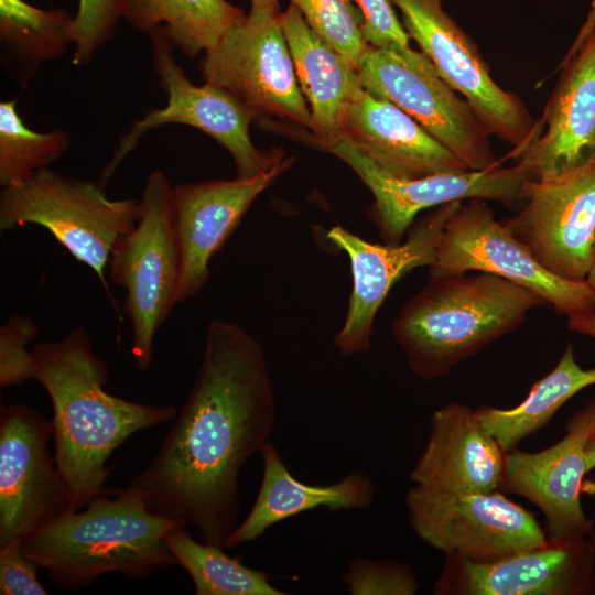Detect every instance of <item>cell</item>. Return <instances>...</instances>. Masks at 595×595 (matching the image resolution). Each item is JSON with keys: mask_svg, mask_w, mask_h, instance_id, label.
I'll use <instances>...</instances> for the list:
<instances>
[{"mask_svg": "<svg viewBox=\"0 0 595 595\" xmlns=\"http://www.w3.org/2000/svg\"><path fill=\"white\" fill-rule=\"evenodd\" d=\"M310 28L342 53L356 68L369 48L364 17L355 0H290Z\"/></svg>", "mask_w": 595, "mask_h": 595, "instance_id": "cell-30", "label": "cell"}, {"mask_svg": "<svg viewBox=\"0 0 595 595\" xmlns=\"http://www.w3.org/2000/svg\"><path fill=\"white\" fill-rule=\"evenodd\" d=\"M32 379L53 405L54 456L67 485L72 511L104 493L107 462L136 432L173 420L175 405L144 404L108 393L107 363L79 326L57 340L32 348Z\"/></svg>", "mask_w": 595, "mask_h": 595, "instance_id": "cell-2", "label": "cell"}, {"mask_svg": "<svg viewBox=\"0 0 595 595\" xmlns=\"http://www.w3.org/2000/svg\"><path fill=\"white\" fill-rule=\"evenodd\" d=\"M186 524L153 513L122 488L104 490L83 509L45 522L22 543L56 586L76 591L106 573L142 578L176 564L164 537Z\"/></svg>", "mask_w": 595, "mask_h": 595, "instance_id": "cell-4", "label": "cell"}, {"mask_svg": "<svg viewBox=\"0 0 595 595\" xmlns=\"http://www.w3.org/2000/svg\"><path fill=\"white\" fill-rule=\"evenodd\" d=\"M583 491L593 496L595 506V476L591 479H586L583 483Z\"/></svg>", "mask_w": 595, "mask_h": 595, "instance_id": "cell-40", "label": "cell"}, {"mask_svg": "<svg viewBox=\"0 0 595 595\" xmlns=\"http://www.w3.org/2000/svg\"><path fill=\"white\" fill-rule=\"evenodd\" d=\"M74 43V17L24 0H0L1 61L7 74L25 86L40 65L58 60Z\"/></svg>", "mask_w": 595, "mask_h": 595, "instance_id": "cell-25", "label": "cell"}, {"mask_svg": "<svg viewBox=\"0 0 595 595\" xmlns=\"http://www.w3.org/2000/svg\"><path fill=\"white\" fill-rule=\"evenodd\" d=\"M342 580L351 595H414L419 587L411 567L394 560L350 559Z\"/></svg>", "mask_w": 595, "mask_h": 595, "instance_id": "cell-31", "label": "cell"}, {"mask_svg": "<svg viewBox=\"0 0 595 595\" xmlns=\"http://www.w3.org/2000/svg\"><path fill=\"white\" fill-rule=\"evenodd\" d=\"M357 69L368 93L412 117L469 170L500 166L490 133L473 107L455 94L424 53L410 45L369 46Z\"/></svg>", "mask_w": 595, "mask_h": 595, "instance_id": "cell-7", "label": "cell"}, {"mask_svg": "<svg viewBox=\"0 0 595 595\" xmlns=\"http://www.w3.org/2000/svg\"><path fill=\"white\" fill-rule=\"evenodd\" d=\"M134 198L110 199L99 183L44 169L25 182L2 187L0 229L35 224L47 229L107 288L105 269L117 242L136 225Z\"/></svg>", "mask_w": 595, "mask_h": 595, "instance_id": "cell-6", "label": "cell"}, {"mask_svg": "<svg viewBox=\"0 0 595 595\" xmlns=\"http://www.w3.org/2000/svg\"><path fill=\"white\" fill-rule=\"evenodd\" d=\"M594 552L588 537L551 540L495 562H473L445 554L436 595L595 594Z\"/></svg>", "mask_w": 595, "mask_h": 595, "instance_id": "cell-19", "label": "cell"}, {"mask_svg": "<svg viewBox=\"0 0 595 595\" xmlns=\"http://www.w3.org/2000/svg\"><path fill=\"white\" fill-rule=\"evenodd\" d=\"M507 452L483 428L476 410L451 402L435 410L413 485L447 493H493L500 488Z\"/></svg>", "mask_w": 595, "mask_h": 595, "instance_id": "cell-21", "label": "cell"}, {"mask_svg": "<svg viewBox=\"0 0 595 595\" xmlns=\"http://www.w3.org/2000/svg\"><path fill=\"white\" fill-rule=\"evenodd\" d=\"M40 333L36 322L26 314H11L0 327V386L9 388L30 379L33 357L28 344Z\"/></svg>", "mask_w": 595, "mask_h": 595, "instance_id": "cell-33", "label": "cell"}, {"mask_svg": "<svg viewBox=\"0 0 595 595\" xmlns=\"http://www.w3.org/2000/svg\"><path fill=\"white\" fill-rule=\"evenodd\" d=\"M53 432V422L30 405L0 408V545L72 511L48 446Z\"/></svg>", "mask_w": 595, "mask_h": 595, "instance_id": "cell-14", "label": "cell"}, {"mask_svg": "<svg viewBox=\"0 0 595 595\" xmlns=\"http://www.w3.org/2000/svg\"><path fill=\"white\" fill-rule=\"evenodd\" d=\"M588 541L591 544V548L595 554V529L593 528L588 534Z\"/></svg>", "mask_w": 595, "mask_h": 595, "instance_id": "cell-42", "label": "cell"}, {"mask_svg": "<svg viewBox=\"0 0 595 595\" xmlns=\"http://www.w3.org/2000/svg\"><path fill=\"white\" fill-rule=\"evenodd\" d=\"M295 74L311 113L306 140L322 148L344 136L349 109L364 89L358 69L315 33L290 3L280 13Z\"/></svg>", "mask_w": 595, "mask_h": 595, "instance_id": "cell-23", "label": "cell"}, {"mask_svg": "<svg viewBox=\"0 0 595 595\" xmlns=\"http://www.w3.org/2000/svg\"><path fill=\"white\" fill-rule=\"evenodd\" d=\"M139 204L138 220L112 249L108 266L111 281L125 289L132 355L137 368L145 371L156 332L177 303L180 281L174 186L162 171L148 175Z\"/></svg>", "mask_w": 595, "mask_h": 595, "instance_id": "cell-5", "label": "cell"}, {"mask_svg": "<svg viewBox=\"0 0 595 595\" xmlns=\"http://www.w3.org/2000/svg\"><path fill=\"white\" fill-rule=\"evenodd\" d=\"M402 24L440 76L461 93L490 134L520 151L542 132L524 104L499 87L472 39L443 9L442 0H391Z\"/></svg>", "mask_w": 595, "mask_h": 595, "instance_id": "cell-12", "label": "cell"}, {"mask_svg": "<svg viewBox=\"0 0 595 595\" xmlns=\"http://www.w3.org/2000/svg\"><path fill=\"white\" fill-rule=\"evenodd\" d=\"M595 431V398L566 423L565 435L542 451L507 452L500 488L536 505L545 518L551 540L588 537L593 522L581 502L587 474L585 446Z\"/></svg>", "mask_w": 595, "mask_h": 595, "instance_id": "cell-20", "label": "cell"}, {"mask_svg": "<svg viewBox=\"0 0 595 595\" xmlns=\"http://www.w3.org/2000/svg\"><path fill=\"white\" fill-rule=\"evenodd\" d=\"M430 274L486 272L515 282L569 317L595 309L586 281L559 277L543 267L480 198L461 204L444 225Z\"/></svg>", "mask_w": 595, "mask_h": 595, "instance_id": "cell-9", "label": "cell"}, {"mask_svg": "<svg viewBox=\"0 0 595 595\" xmlns=\"http://www.w3.org/2000/svg\"><path fill=\"white\" fill-rule=\"evenodd\" d=\"M39 567L37 563L26 556L21 538L0 545V594H48L37 578Z\"/></svg>", "mask_w": 595, "mask_h": 595, "instance_id": "cell-34", "label": "cell"}, {"mask_svg": "<svg viewBox=\"0 0 595 595\" xmlns=\"http://www.w3.org/2000/svg\"><path fill=\"white\" fill-rule=\"evenodd\" d=\"M277 419L261 344L239 325L209 323L196 377L149 464L125 488L153 513L184 520L225 548L240 512L239 475Z\"/></svg>", "mask_w": 595, "mask_h": 595, "instance_id": "cell-1", "label": "cell"}, {"mask_svg": "<svg viewBox=\"0 0 595 595\" xmlns=\"http://www.w3.org/2000/svg\"><path fill=\"white\" fill-rule=\"evenodd\" d=\"M592 385H595V367L582 368L569 343L554 368L531 387L519 404L510 409L475 410L483 428L506 452H511L523 439L548 425L566 401Z\"/></svg>", "mask_w": 595, "mask_h": 595, "instance_id": "cell-26", "label": "cell"}, {"mask_svg": "<svg viewBox=\"0 0 595 595\" xmlns=\"http://www.w3.org/2000/svg\"><path fill=\"white\" fill-rule=\"evenodd\" d=\"M321 149L346 163L370 190L374 196L370 215L385 244L401 242L423 209L472 198L513 204L526 199L527 184L532 181L520 163L484 171L398 177L379 170L345 137Z\"/></svg>", "mask_w": 595, "mask_h": 595, "instance_id": "cell-13", "label": "cell"}, {"mask_svg": "<svg viewBox=\"0 0 595 595\" xmlns=\"http://www.w3.org/2000/svg\"><path fill=\"white\" fill-rule=\"evenodd\" d=\"M280 149L269 164L248 177L174 186V221L180 249L177 303L199 293L209 281V264L239 226L258 196L293 163Z\"/></svg>", "mask_w": 595, "mask_h": 595, "instance_id": "cell-16", "label": "cell"}, {"mask_svg": "<svg viewBox=\"0 0 595 595\" xmlns=\"http://www.w3.org/2000/svg\"><path fill=\"white\" fill-rule=\"evenodd\" d=\"M69 134L62 129L36 132L17 110V100L0 102V184H21L47 169L68 149Z\"/></svg>", "mask_w": 595, "mask_h": 595, "instance_id": "cell-29", "label": "cell"}, {"mask_svg": "<svg viewBox=\"0 0 595 595\" xmlns=\"http://www.w3.org/2000/svg\"><path fill=\"white\" fill-rule=\"evenodd\" d=\"M405 507L419 539L473 562H495L548 542L534 515L498 490L447 493L412 485Z\"/></svg>", "mask_w": 595, "mask_h": 595, "instance_id": "cell-10", "label": "cell"}, {"mask_svg": "<svg viewBox=\"0 0 595 595\" xmlns=\"http://www.w3.org/2000/svg\"><path fill=\"white\" fill-rule=\"evenodd\" d=\"M244 15L227 0H122V18L137 31H162L187 57L215 46Z\"/></svg>", "mask_w": 595, "mask_h": 595, "instance_id": "cell-27", "label": "cell"}, {"mask_svg": "<svg viewBox=\"0 0 595 595\" xmlns=\"http://www.w3.org/2000/svg\"><path fill=\"white\" fill-rule=\"evenodd\" d=\"M567 325L575 333L595 338V309L589 313L569 317Z\"/></svg>", "mask_w": 595, "mask_h": 595, "instance_id": "cell-36", "label": "cell"}, {"mask_svg": "<svg viewBox=\"0 0 595 595\" xmlns=\"http://www.w3.org/2000/svg\"><path fill=\"white\" fill-rule=\"evenodd\" d=\"M259 453L262 461L260 487L246 518L227 538V549L252 542L275 523L318 507L333 512L366 510L374 502L372 479L361 469L353 470L333 484H306L291 474L269 441Z\"/></svg>", "mask_w": 595, "mask_h": 595, "instance_id": "cell-24", "label": "cell"}, {"mask_svg": "<svg viewBox=\"0 0 595 595\" xmlns=\"http://www.w3.org/2000/svg\"><path fill=\"white\" fill-rule=\"evenodd\" d=\"M585 29H593L595 28V0L591 3V10L588 12L587 19L585 24L583 25Z\"/></svg>", "mask_w": 595, "mask_h": 595, "instance_id": "cell-39", "label": "cell"}, {"mask_svg": "<svg viewBox=\"0 0 595 595\" xmlns=\"http://www.w3.org/2000/svg\"><path fill=\"white\" fill-rule=\"evenodd\" d=\"M250 4L269 6L280 9L279 0H249Z\"/></svg>", "mask_w": 595, "mask_h": 595, "instance_id": "cell-41", "label": "cell"}, {"mask_svg": "<svg viewBox=\"0 0 595 595\" xmlns=\"http://www.w3.org/2000/svg\"><path fill=\"white\" fill-rule=\"evenodd\" d=\"M343 137L379 170L393 176L421 177L469 170L412 117L365 88L349 109Z\"/></svg>", "mask_w": 595, "mask_h": 595, "instance_id": "cell-22", "label": "cell"}, {"mask_svg": "<svg viewBox=\"0 0 595 595\" xmlns=\"http://www.w3.org/2000/svg\"><path fill=\"white\" fill-rule=\"evenodd\" d=\"M120 19L122 0H79L74 15L73 64H88L112 37Z\"/></svg>", "mask_w": 595, "mask_h": 595, "instance_id": "cell-32", "label": "cell"}, {"mask_svg": "<svg viewBox=\"0 0 595 595\" xmlns=\"http://www.w3.org/2000/svg\"><path fill=\"white\" fill-rule=\"evenodd\" d=\"M585 281L588 283V285L595 292V242H594V246H593L591 264H589L588 273H587V277H586Z\"/></svg>", "mask_w": 595, "mask_h": 595, "instance_id": "cell-38", "label": "cell"}, {"mask_svg": "<svg viewBox=\"0 0 595 595\" xmlns=\"http://www.w3.org/2000/svg\"><path fill=\"white\" fill-rule=\"evenodd\" d=\"M461 204L436 207L399 244H372L342 226L328 230L326 237L348 256L353 279L345 321L334 337L342 355L369 350L374 321L389 291L413 269L434 263L444 225Z\"/></svg>", "mask_w": 595, "mask_h": 595, "instance_id": "cell-15", "label": "cell"}, {"mask_svg": "<svg viewBox=\"0 0 595 595\" xmlns=\"http://www.w3.org/2000/svg\"><path fill=\"white\" fill-rule=\"evenodd\" d=\"M355 2L363 13V33L370 46L409 45L410 37L397 17L391 0H355Z\"/></svg>", "mask_w": 595, "mask_h": 595, "instance_id": "cell-35", "label": "cell"}, {"mask_svg": "<svg viewBox=\"0 0 595 595\" xmlns=\"http://www.w3.org/2000/svg\"><path fill=\"white\" fill-rule=\"evenodd\" d=\"M542 305L532 291L495 274H430L402 305L391 331L410 370L435 380L512 333Z\"/></svg>", "mask_w": 595, "mask_h": 595, "instance_id": "cell-3", "label": "cell"}, {"mask_svg": "<svg viewBox=\"0 0 595 595\" xmlns=\"http://www.w3.org/2000/svg\"><path fill=\"white\" fill-rule=\"evenodd\" d=\"M149 36L152 66L166 93V105L148 111L119 139L98 183L105 187L143 134L166 123L187 125L212 137L231 155L237 176L248 177L263 170L271 161L274 149L260 151L251 141L249 127L258 119L257 115L217 86L208 83L194 85L177 64L175 47L163 32L154 30Z\"/></svg>", "mask_w": 595, "mask_h": 595, "instance_id": "cell-11", "label": "cell"}, {"mask_svg": "<svg viewBox=\"0 0 595 595\" xmlns=\"http://www.w3.org/2000/svg\"><path fill=\"white\" fill-rule=\"evenodd\" d=\"M526 207L504 223L552 273L585 281L595 242V165L527 184Z\"/></svg>", "mask_w": 595, "mask_h": 595, "instance_id": "cell-18", "label": "cell"}, {"mask_svg": "<svg viewBox=\"0 0 595 595\" xmlns=\"http://www.w3.org/2000/svg\"><path fill=\"white\" fill-rule=\"evenodd\" d=\"M585 463L587 473L595 468V431L588 437L585 446Z\"/></svg>", "mask_w": 595, "mask_h": 595, "instance_id": "cell-37", "label": "cell"}, {"mask_svg": "<svg viewBox=\"0 0 595 595\" xmlns=\"http://www.w3.org/2000/svg\"><path fill=\"white\" fill-rule=\"evenodd\" d=\"M544 132L510 152L532 181H556L595 165V28H582L541 120Z\"/></svg>", "mask_w": 595, "mask_h": 595, "instance_id": "cell-17", "label": "cell"}, {"mask_svg": "<svg viewBox=\"0 0 595 595\" xmlns=\"http://www.w3.org/2000/svg\"><path fill=\"white\" fill-rule=\"evenodd\" d=\"M164 542L191 576L196 595H286L266 572L245 565L221 547L195 540L185 526L169 531Z\"/></svg>", "mask_w": 595, "mask_h": 595, "instance_id": "cell-28", "label": "cell"}, {"mask_svg": "<svg viewBox=\"0 0 595 595\" xmlns=\"http://www.w3.org/2000/svg\"><path fill=\"white\" fill-rule=\"evenodd\" d=\"M280 9L250 4L199 64L205 83L217 86L258 118L274 116L310 128L311 113L280 23Z\"/></svg>", "mask_w": 595, "mask_h": 595, "instance_id": "cell-8", "label": "cell"}]
</instances>
